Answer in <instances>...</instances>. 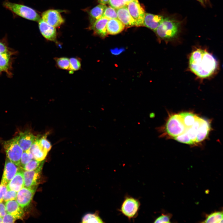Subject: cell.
Listing matches in <instances>:
<instances>
[{"label":"cell","mask_w":223,"mask_h":223,"mask_svg":"<svg viewBox=\"0 0 223 223\" xmlns=\"http://www.w3.org/2000/svg\"><path fill=\"white\" fill-rule=\"evenodd\" d=\"M128 11L135 22L136 27L143 26L145 11L138 0H133L126 4Z\"/></svg>","instance_id":"8992f818"},{"label":"cell","mask_w":223,"mask_h":223,"mask_svg":"<svg viewBox=\"0 0 223 223\" xmlns=\"http://www.w3.org/2000/svg\"><path fill=\"white\" fill-rule=\"evenodd\" d=\"M70 65L68 70L70 74L79 70L81 68V60L79 57H72L69 59Z\"/></svg>","instance_id":"cb8c5ba5"},{"label":"cell","mask_w":223,"mask_h":223,"mask_svg":"<svg viewBox=\"0 0 223 223\" xmlns=\"http://www.w3.org/2000/svg\"><path fill=\"white\" fill-rule=\"evenodd\" d=\"M164 17L161 15L145 13L143 21V26L146 27L155 32Z\"/></svg>","instance_id":"2e32d148"},{"label":"cell","mask_w":223,"mask_h":223,"mask_svg":"<svg viewBox=\"0 0 223 223\" xmlns=\"http://www.w3.org/2000/svg\"><path fill=\"white\" fill-rule=\"evenodd\" d=\"M172 216V214L170 213H168L166 214H162L155 220L154 222L161 223H170V219Z\"/></svg>","instance_id":"4dcf8cb0"},{"label":"cell","mask_w":223,"mask_h":223,"mask_svg":"<svg viewBox=\"0 0 223 223\" xmlns=\"http://www.w3.org/2000/svg\"><path fill=\"white\" fill-rule=\"evenodd\" d=\"M102 16L106 18L108 20L118 19L116 9L110 6H107Z\"/></svg>","instance_id":"f546056e"},{"label":"cell","mask_w":223,"mask_h":223,"mask_svg":"<svg viewBox=\"0 0 223 223\" xmlns=\"http://www.w3.org/2000/svg\"><path fill=\"white\" fill-rule=\"evenodd\" d=\"M17 194V192L16 191L7 190L4 195L3 201L6 202L9 200H15Z\"/></svg>","instance_id":"1f68e13d"},{"label":"cell","mask_w":223,"mask_h":223,"mask_svg":"<svg viewBox=\"0 0 223 223\" xmlns=\"http://www.w3.org/2000/svg\"><path fill=\"white\" fill-rule=\"evenodd\" d=\"M181 23V21L173 17H164L154 32L159 39L170 41L176 38L179 34Z\"/></svg>","instance_id":"3957f363"},{"label":"cell","mask_w":223,"mask_h":223,"mask_svg":"<svg viewBox=\"0 0 223 223\" xmlns=\"http://www.w3.org/2000/svg\"><path fill=\"white\" fill-rule=\"evenodd\" d=\"M82 222L84 223H103L102 219L97 213H88L82 218Z\"/></svg>","instance_id":"484cf974"},{"label":"cell","mask_w":223,"mask_h":223,"mask_svg":"<svg viewBox=\"0 0 223 223\" xmlns=\"http://www.w3.org/2000/svg\"><path fill=\"white\" fill-rule=\"evenodd\" d=\"M42 16L44 21L55 27L60 26L64 22L60 13L55 10L50 9L45 11L42 14Z\"/></svg>","instance_id":"8fae6325"},{"label":"cell","mask_w":223,"mask_h":223,"mask_svg":"<svg viewBox=\"0 0 223 223\" xmlns=\"http://www.w3.org/2000/svg\"><path fill=\"white\" fill-rule=\"evenodd\" d=\"M5 206L7 213L13 216L17 220L22 218L24 214L23 208L20 207L15 200L6 202Z\"/></svg>","instance_id":"e0dca14e"},{"label":"cell","mask_w":223,"mask_h":223,"mask_svg":"<svg viewBox=\"0 0 223 223\" xmlns=\"http://www.w3.org/2000/svg\"><path fill=\"white\" fill-rule=\"evenodd\" d=\"M37 186L31 188L24 187L17 194L16 201L22 208L28 206L31 202Z\"/></svg>","instance_id":"ba28073f"},{"label":"cell","mask_w":223,"mask_h":223,"mask_svg":"<svg viewBox=\"0 0 223 223\" xmlns=\"http://www.w3.org/2000/svg\"><path fill=\"white\" fill-rule=\"evenodd\" d=\"M110 0H98V2L103 5H106L109 3Z\"/></svg>","instance_id":"f35d334b"},{"label":"cell","mask_w":223,"mask_h":223,"mask_svg":"<svg viewBox=\"0 0 223 223\" xmlns=\"http://www.w3.org/2000/svg\"><path fill=\"white\" fill-rule=\"evenodd\" d=\"M24 172L19 170L7 186V190L18 192L24 187Z\"/></svg>","instance_id":"ac0fdd59"},{"label":"cell","mask_w":223,"mask_h":223,"mask_svg":"<svg viewBox=\"0 0 223 223\" xmlns=\"http://www.w3.org/2000/svg\"><path fill=\"white\" fill-rule=\"evenodd\" d=\"M203 223H220L223 222L222 211L215 212L206 216V219Z\"/></svg>","instance_id":"7402d4cb"},{"label":"cell","mask_w":223,"mask_h":223,"mask_svg":"<svg viewBox=\"0 0 223 223\" xmlns=\"http://www.w3.org/2000/svg\"><path fill=\"white\" fill-rule=\"evenodd\" d=\"M108 20L102 16L91 25L90 28L93 31L94 35L103 38L107 36L108 34L106 25Z\"/></svg>","instance_id":"9a60e30c"},{"label":"cell","mask_w":223,"mask_h":223,"mask_svg":"<svg viewBox=\"0 0 223 223\" xmlns=\"http://www.w3.org/2000/svg\"><path fill=\"white\" fill-rule=\"evenodd\" d=\"M44 162V160L39 161L33 159L24 166L23 169H24V170L27 171L35 170L38 168L40 165Z\"/></svg>","instance_id":"83f0119b"},{"label":"cell","mask_w":223,"mask_h":223,"mask_svg":"<svg viewBox=\"0 0 223 223\" xmlns=\"http://www.w3.org/2000/svg\"><path fill=\"white\" fill-rule=\"evenodd\" d=\"M17 138V136L11 139L4 141L2 145L7 157L20 167L21 158L24 151L18 143Z\"/></svg>","instance_id":"5b68a950"},{"label":"cell","mask_w":223,"mask_h":223,"mask_svg":"<svg viewBox=\"0 0 223 223\" xmlns=\"http://www.w3.org/2000/svg\"><path fill=\"white\" fill-rule=\"evenodd\" d=\"M2 218L0 216V223H2Z\"/></svg>","instance_id":"7bdbcfd3"},{"label":"cell","mask_w":223,"mask_h":223,"mask_svg":"<svg viewBox=\"0 0 223 223\" xmlns=\"http://www.w3.org/2000/svg\"><path fill=\"white\" fill-rule=\"evenodd\" d=\"M7 213L5 205L0 203V216L3 217Z\"/></svg>","instance_id":"d590c367"},{"label":"cell","mask_w":223,"mask_h":223,"mask_svg":"<svg viewBox=\"0 0 223 223\" xmlns=\"http://www.w3.org/2000/svg\"><path fill=\"white\" fill-rule=\"evenodd\" d=\"M7 47L2 43L0 42V53L8 52Z\"/></svg>","instance_id":"8d00e7d4"},{"label":"cell","mask_w":223,"mask_h":223,"mask_svg":"<svg viewBox=\"0 0 223 223\" xmlns=\"http://www.w3.org/2000/svg\"><path fill=\"white\" fill-rule=\"evenodd\" d=\"M16 220L13 216L7 213L2 218V223H14Z\"/></svg>","instance_id":"836d02e7"},{"label":"cell","mask_w":223,"mask_h":223,"mask_svg":"<svg viewBox=\"0 0 223 223\" xmlns=\"http://www.w3.org/2000/svg\"><path fill=\"white\" fill-rule=\"evenodd\" d=\"M106 7V5L99 4L90 11L89 15L91 25L102 17Z\"/></svg>","instance_id":"44dd1931"},{"label":"cell","mask_w":223,"mask_h":223,"mask_svg":"<svg viewBox=\"0 0 223 223\" xmlns=\"http://www.w3.org/2000/svg\"><path fill=\"white\" fill-rule=\"evenodd\" d=\"M154 114L153 113H151L149 115L150 117L151 118H152L154 116Z\"/></svg>","instance_id":"b9f144b4"},{"label":"cell","mask_w":223,"mask_h":223,"mask_svg":"<svg viewBox=\"0 0 223 223\" xmlns=\"http://www.w3.org/2000/svg\"><path fill=\"white\" fill-rule=\"evenodd\" d=\"M28 150L32 155L33 159L39 161L44 160L48 153L40 145L36 138Z\"/></svg>","instance_id":"d6986e66"},{"label":"cell","mask_w":223,"mask_h":223,"mask_svg":"<svg viewBox=\"0 0 223 223\" xmlns=\"http://www.w3.org/2000/svg\"><path fill=\"white\" fill-rule=\"evenodd\" d=\"M17 136L18 142L23 151L30 149L36 138L30 131L28 130L20 132Z\"/></svg>","instance_id":"4fadbf2b"},{"label":"cell","mask_w":223,"mask_h":223,"mask_svg":"<svg viewBox=\"0 0 223 223\" xmlns=\"http://www.w3.org/2000/svg\"><path fill=\"white\" fill-rule=\"evenodd\" d=\"M47 133L41 137H37L36 139L42 147L48 152L51 149L52 145L47 139Z\"/></svg>","instance_id":"4316f807"},{"label":"cell","mask_w":223,"mask_h":223,"mask_svg":"<svg viewBox=\"0 0 223 223\" xmlns=\"http://www.w3.org/2000/svg\"><path fill=\"white\" fill-rule=\"evenodd\" d=\"M20 168L6 157L1 184L7 186Z\"/></svg>","instance_id":"30bf717a"},{"label":"cell","mask_w":223,"mask_h":223,"mask_svg":"<svg viewBox=\"0 0 223 223\" xmlns=\"http://www.w3.org/2000/svg\"><path fill=\"white\" fill-rule=\"evenodd\" d=\"M140 205L138 200L131 197H127L122 204L121 211L124 215L131 219L136 215Z\"/></svg>","instance_id":"52a82bcc"},{"label":"cell","mask_w":223,"mask_h":223,"mask_svg":"<svg viewBox=\"0 0 223 223\" xmlns=\"http://www.w3.org/2000/svg\"><path fill=\"white\" fill-rule=\"evenodd\" d=\"M3 6L17 15L26 19L38 21L41 19L39 14L33 9L23 5L5 1Z\"/></svg>","instance_id":"277c9868"},{"label":"cell","mask_w":223,"mask_h":223,"mask_svg":"<svg viewBox=\"0 0 223 223\" xmlns=\"http://www.w3.org/2000/svg\"><path fill=\"white\" fill-rule=\"evenodd\" d=\"M122 50L121 49L119 50V49H116L112 50H111V52L113 54L116 55L117 54H119L120 53L122 52Z\"/></svg>","instance_id":"ab89813d"},{"label":"cell","mask_w":223,"mask_h":223,"mask_svg":"<svg viewBox=\"0 0 223 223\" xmlns=\"http://www.w3.org/2000/svg\"><path fill=\"white\" fill-rule=\"evenodd\" d=\"M218 65L217 60L207 50L198 49L191 54L189 66L192 72L201 78L210 76L215 71Z\"/></svg>","instance_id":"7a4b0ae2"},{"label":"cell","mask_w":223,"mask_h":223,"mask_svg":"<svg viewBox=\"0 0 223 223\" xmlns=\"http://www.w3.org/2000/svg\"><path fill=\"white\" fill-rule=\"evenodd\" d=\"M126 3V5L129 2L133 0H124Z\"/></svg>","instance_id":"60d3db41"},{"label":"cell","mask_w":223,"mask_h":223,"mask_svg":"<svg viewBox=\"0 0 223 223\" xmlns=\"http://www.w3.org/2000/svg\"><path fill=\"white\" fill-rule=\"evenodd\" d=\"M118 19L125 26L130 27L136 26L135 21L130 15L126 5L116 9Z\"/></svg>","instance_id":"5bb4252c"},{"label":"cell","mask_w":223,"mask_h":223,"mask_svg":"<svg viewBox=\"0 0 223 223\" xmlns=\"http://www.w3.org/2000/svg\"><path fill=\"white\" fill-rule=\"evenodd\" d=\"M54 60L58 68L68 71L70 65L69 59L66 57H55Z\"/></svg>","instance_id":"603a6c76"},{"label":"cell","mask_w":223,"mask_h":223,"mask_svg":"<svg viewBox=\"0 0 223 223\" xmlns=\"http://www.w3.org/2000/svg\"><path fill=\"white\" fill-rule=\"evenodd\" d=\"M125 27V25L118 19H109L106 25L107 34H117L122 32Z\"/></svg>","instance_id":"ffe728a7"},{"label":"cell","mask_w":223,"mask_h":223,"mask_svg":"<svg viewBox=\"0 0 223 223\" xmlns=\"http://www.w3.org/2000/svg\"><path fill=\"white\" fill-rule=\"evenodd\" d=\"M10 58V55L8 52L0 53V67L3 71L7 72Z\"/></svg>","instance_id":"d4e9b609"},{"label":"cell","mask_w":223,"mask_h":223,"mask_svg":"<svg viewBox=\"0 0 223 223\" xmlns=\"http://www.w3.org/2000/svg\"><path fill=\"white\" fill-rule=\"evenodd\" d=\"M7 186L0 184V203L3 201L4 195L7 191Z\"/></svg>","instance_id":"e575fe53"},{"label":"cell","mask_w":223,"mask_h":223,"mask_svg":"<svg viewBox=\"0 0 223 223\" xmlns=\"http://www.w3.org/2000/svg\"><path fill=\"white\" fill-rule=\"evenodd\" d=\"M33 159L32 155L28 150L24 151L21 158L20 167L23 168L24 166Z\"/></svg>","instance_id":"f1b7e54d"},{"label":"cell","mask_w":223,"mask_h":223,"mask_svg":"<svg viewBox=\"0 0 223 223\" xmlns=\"http://www.w3.org/2000/svg\"><path fill=\"white\" fill-rule=\"evenodd\" d=\"M3 71V70L2 69V68L0 67V73L1 72H2Z\"/></svg>","instance_id":"ee69618b"},{"label":"cell","mask_w":223,"mask_h":223,"mask_svg":"<svg viewBox=\"0 0 223 223\" xmlns=\"http://www.w3.org/2000/svg\"><path fill=\"white\" fill-rule=\"evenodd\" d=\"M39 28L42 35L47 40L54 42L57 41V32L54 27L41 19L38 21Z\"/></svg>","instance_id":"7c38bea8"},{"label":"cell","mask_w":223,"mask_h":223,"mask_svg":"<svg viewBox=\"0 0 223 223\" xmlns=\"http://www.w3.org/2000/svg\"><path fill=\"white\" fill-rule=\"evenodd\" d=\"M110 6L115 9H117L126 5L124 0H110Z\"/></svg>","instance_id":"d6a6232c"},{"label":"cell","mask_w":223,"mask_h":223,"mask_svg":"<svg viewBox=\"0 0 223 223\" xmlns=\"http://www.w3.org/2000/svg\"><path fill=\"white\" fill-rule=\"evenodd\" d=\"M199 2L203 6H206L209 2V0H196Z\"/></svg>","instance_id":"74e56055"},{"label":"cell","mask_w":223,"mask_h":223,"mask_svg":"<svg viewBox=\"0 0 223 223\" xmlns=\"http://www.w3.org/2000/svg\"><path fill=\"white\" fill-rule=\"evenodd\" d=\"M44 162L37 169L30 171L25 170L23 173L24 187L31 188L37 186L39 181Z\"/></svg>","instance_id":"9c48e42d"},{"label":"cell","mask_w":223,"mask_h":223,"mask_svg":"<svg viewBox=\"0 0 223 223\" xmlns=\"http://www.w3.org/2000/svg\"><path fill=\"white\" fill-rule=\"evenodd\" d=\"M178 136L174 139L185 144H193L204 140L210 129L208 122L195 114L180 113Z\"/></svg>","instance_id":"6da1fadb"}]
</instances>
